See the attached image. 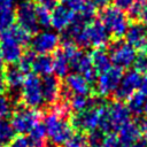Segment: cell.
Instances as JSON below:
<instances>
[{
    "instance_id": "obj_1",
    "label": "cell",
    "mask_w": 147,
    "mask_h": 147,
    "mask_svg": "<svg viewBox=\"0 0 147 147\" xmlns=\"http://www.w3.org/2000/svg\"><path fill=\"white\" fill-rule=\"evenodd\" d=\"M46 133L52 144L56 146L63 145L74 133V129L69 122V117H64L49 107V110L42 113Z\"/></svg>"
},
{
    "instance_id": "obj_2",
    "label": "cell",
    "mask_w": 147,
    "mask_h": 147,
    "mask_svg": "<svg viewBox=\"0 0 147 147\" xmlns=\"http://www.w3.org/2000/svg\"><path fill=\"white\" fill-rule=\"evenodd\" d=\"M110 40L111 38L108 31L99 20H94L85 25L74 37V41L79 48L107 47Z\"/></svg>"
},
{
    "instance_id": "obj_3",
    "label": "cell",
    "mask_w": 147,
    "mask_h": 147,
    "mask_svg": "<svg viewBox=\"0 0 147 147\" xmlns=\"http://www.w3.org/2000/svg\"><path fill=\"white\" fill-rule=\"evenodd\" d=\"M99 21L103 24V26L108 31L111 40L122 39L126 32L130 22L127 16L124 14L122 9L110 5H108L107 7L100 10Z\"/></svg>"
},
{
    "instance_id": "obj_4",
    "label": "cell",
    "mask_w": 147,
    "mask_h": 147,
    "mask_svg": "<svg viewBox=\"0 0 147 147\" xmlns=\"http://www.w3.org/2000/svg\"><path fill=\"white\" fill-rule=\"evenodd\" d=\"M10 123L16 134H28V132L40 122L42 118V111L37 108L24 106L21 102H16L11 110Z\"/></svg>"
},
{
    "instance_id": "obj_5",
    "label": "cell",
    "mask_w": 147,
    "mask_h": 147,
    "mask_svg": "<svg viewBox=\"0 0 147 147\" xmlns=\"http://www.w3.org/2000/svg\"><path fill=\"white\" fill-rule=\"evenodd\" d=\"M122 76H123V69L111 65L108 70L98 75L96 80L92 86L91 94L101 98H108L113 95L114 91L116 90V87L121 82Z\"/></svg>"
},
{
    "instance_id": "obj_6",
    "label": "cell",
    "mask_w": 147,
    "mask_h": 147,
    "mask_svg": "<svg viewBox=\"0 0 147 147\" xmlns=\"http://www.w3.org/2000/svg\"><path fill=\"white\" fill-rule=\"evenodd\" d=\"M17 102L31 108H39L44 105L40 79L36 74H26L21 87L20 99Z\"/></svg>"
},
{
    "instance_id": "obj_7",
    "label": "cell",
    "mask_w": 147,
    "mask_h": 147,
    "mask_svg": "<svg viewBox=\"0 0 147 147\" xmlns=\"http://www.w3.org/2000/svg\"><path fill=\"white\" fill-rule=\"evenodd\" d=\"M107 47L113 65L125 70L133 64L137 52L131 45H129L123 39L110 40Z\"/></svg>"
},
{
    "instance_id": "obj_8",
    "label": "cell",
    "mask_w": 147,
    "mask_h": 147,
    "mask_svg": "<svg viewBox=\"0 0 147 147\" xmlns=\"http://www.w3.org/2000/svg\"><path fill=\"white\" fill-rule=\"evenodd\" d=\"M15 22L31 36L38 33L39 24L36 17V3L32 0L22 1L15 9Z\"/></svg>"
},
{
    "instance_id": "obj_9",
    "label": "cell",
    "mask_w": 147,
    "mask_h": 147,
    "mask_svg": "<svg viewBox=\"0 0 147 147\" xmlns=\"http://www.w3.org/2000/svg\"><path fill=\"white\" fill-rule=\"evenodd\" d=\"M23 51L24 47L13 37L9 29L0 32V53L5 63H17Z\"/></svg>"
},
{
    "instance_id": "obj_10",
    "label": "cell",
    "mask_w": 147,
    "mask_h": 147,
    "mask_svg": "<svg viewBox=\"0 0 147 147\" xmlns=\"http://www.w3.org/2000/svg\"><path fill=\"white\" fill-rule=\"evenodd\" d=\"M91 92H92V87L83 77V75L75 72V74L67 75L64 77V80H62L60 98L68 100L70 95H74V94L90 95Z\"/></svg>"
},
{
    "instance_id": "obj_11",
    "label": "cell",
    "mask_w": 147,
    "mask_h": 147,
    "mask_svg": "<svg viewBox=\"0 0 147 147\" xmlns=\"http://www.w3.org/2000/svg\"><path fill=\"white\" fill-rule=\"evenodd\" d=\"M141 79V74L136 70H129L122 76L121 82L113 93V98L116 101L125 102L139 87Z\"/></svg>"
},
{
    "instance_id": "obj_12",
    "label": "cell",
    "mask_w": 147,
    "mask_h": 147,
    "mask_svg": "<svg viewBox=\"0 0 147 147\" xmlns=\"http://www.w3.org/2000/svg\"><path fill=\"white\" fill-rule=\"evenodd\" d=\"M125 39L129 45H131L138 52L146 51L147 52V25L142 22H131L129 24Z\"/></svg>"
},
{
    "instance_id": "obj_13",
    "label": "cell",
    "mask_w": 147,
    "mask_h": 147,
    "mask_svg": "<svg viewBox=\"0 0 147 147\" xmlns=\"http://www.w3.org/2000/svg\"><path fill=\"white\" fill-rule=\"evenodd\" d=\"M60 45L59 36L53 32L36 33V37L30 41V49L36 54L53 53Z\"/></svg>"
},
{
    "instance_id": "obj_14",
    "label": "cell",
    "mask_w": 147,
    "mask_h": 147,
    "mask_svg": "<svg viewBox=\"0 0 147 147\" xmlns=\"http://www.w3.org/2000/svg\"><path fill=\"white\" fill-rule=\"evenodd\" d=\"M61 85H62V79L52 74L44 76L42 79H40L44 103H46L47 106H52L60 99Z\"/></svg>"
},
{
    "instance_id": "obj_15",
    "label": "cell",
    "mask_w": 147,
    "mask_h": 147,
    "mask_svg": "<svg viewBox=\"0 0 147 147\" xmlns=\"http://www.w3.org/2000/svg\"><path fill=\"white\" fill-rule=\"evenodd\" d=\"M74 15L75 13L67 8L64 5L57 3L51 13V26L59 31H62L71 23Z\"/></svg>"
},
{
    "instance_id": "obj_16",
    "label": "cell",
    "mask_w": 147,
    "mask_h": 147,
    "mask_svg": "<svg viewBox=\"0 0 147 147\" xmlns=\"http://www.w3.org/2000/svg\"><path fill=\"white\" fill-rule=\"evenodd\" d=\"M2 75L6 82L7 88L11 91H17V90H21L26 74L22 71V69L18 67L17 63H11L3 67Z\"/></svg>"
},
{
    "instance_id": "obj_17",
    "label": "cell",
    "mask_w": 147,
    "mask_h": 147,
    "mask_svg": "<svg viewBox=\"0 0 147 147\" xmlns=\"http://www.w3.org/2000/svg\"><path fill=\"white\" fill-rule=\"evenodd\" d=\"M117 132H118L117 137H118L119 141L125 147H129L131 144H133L134 141H137L138 139L141 138L140 129H139V125H138V123L136 121L127 122Z\"/></svg>"
},
{
    "instance_id": "obj_18",
    "label": "cell",
    "mask_w": 147,
    "mask_h": 147,
    "mask_svg": "<svg viewBox=\"0 0 147 147\" xmlns=\"http://www.w3.org/2000/svg\"><path fill=\"white\" fill-rule=\"evenodd\" d=\"M91 61H92V65L95 69V71L99 74L108 70L113 64H111V60L110 56L108 54V52L106 51L105 47H99V48H94L91 53Z\"/></svg>"
},
{
    "instance_id": "obj_19",
    "label": "cell",
    "mask_w": 147,
    "mask_h": 147,
    "mask_svg": "<svg viewBox=\"0 0 147 147\" xmlns=\"http://www.w3.org/2000/svg\"><path fill=\"white\" fill-rule=\"evenodd\" d=\"M31 70L37 76H47L53 72V57L49 54H36Z\"/></svg>"
},
{
    "instance_id": "obj_20",
    "label": "cell",
    "mask_w": 147,
    "mask_h": 147,
    "mask_svg": "<svg viewBox=\"0 0 147 147\" xmlns=\"http://www.w3.org/2000/svg\"><path fill=\"white\" fill-rule=\"evenodd\" d=\"M53 53H54L52 56L53 57V71H54L56 77L63 79L68 75L69 69H70L68 57L60 46Z\"/></svg>"
},
{
    "instance_id": "obj_21",
    "label": "cell",
    "mask_w": 147,
    "mask_h": 147,
    "mask_svg": "<svg viewBox=\"0 0 147 147\" xmlns=\"http://www.w3.org/2000/svg\"><path fill=\"white\" fill-rule=\"evenodd\" d=\"M28 142L30 147H47V133L44 123H37L28 132Z\"/></svg>"
},
{
    "instance_id": "obj_22",
    "label": "cell",
    "mask_w": 147,
    "mask_h": 147,
    "mask_svg": "<svg viewBox=\"0 0 147 147\" xmlns=\"http://www.w3.org/2000/svg\"><path fill=\"white\" fill-rule=\"evenodd\" d=\"M147 96L139 92H134L125 102H126V107L130 110L131 114H133L134 116H141L142 111H144V106L146 102Z\"/></svg>"
},
{
    "instance_id": "obj_23",
    "label": "cell",
    "mask_w": 147,
    "mask_h": 147,
    "mask_svg": "<svg viewBox=\"0 0 147 147\" xmlns=\"http://www.w3.org/2000/svg\"><path fill=\"white\" fill-rule=\"evenodd\" d=\"M16 132L6 117L0 118V146H7L9 142L15 138Z\"/></svg>"
},
{
    "instance_id": "obj_24",
    "label": "cell",
    "mask_w": 147,
    "mask_h": 147,
    "mask_svg": "<svg viewBox=\"0 0 147 147\" xmlns=\"http://www.w3.org/2000/svg\"><path fill=\"white\" fill-rule=\"evenodd\" d=\"M68 103H69L71 114L82 111L91 105V94L90 95H79V94L70 95L68 99Z\"/></svg>"
},
{
    "instance_id": "obj_25",
    "label": "cell",
    "mask_w": 147,
    "mask_h": 147,
    "mask_svg": "<svg viewBox=\"0 0 147 147\" xmlns=\"http://www.w3.org/2000/svg\"><path fill=\"white\" fill-rule=\"evenodd\" d=\"M87 145V133L79 131H74V133L64 142L65 147H86Z\"/></svg>"
},
{
    "instance_id": "obj_26",
    "label": "cell",
    "mask_w": 147,
    "mask_h": 147,
    "mask_svg": "<svg viewBox=\"0 0 147 147\" xmlns=\"http://www.w3.org/2000/svg\"><path fill=\"white\" fill-rule=\"evenodd\" d=\"M13 37L23 46V47H26L28 45H30V41H31V34L25 31L23 28H21L20 25H13L9 28Z\"/></svg>"
},
{
    "instance_id": "obj_27",
    "label": "cell",
    "mask_w": 147,
    "mask_h": 147,
    "mask_svg": "<svg viewBox=\"0 0 147 147\" xmlns=\"http://www.w3.org/2000/svg\"><path fill=\"white\" fill-rule=\"evenodd\" d=\"M36 17H37V22L39 26L41 28L51 26V11L48 8L36 3Z\"/></svg>"
},
{
    "instance_id": "obj_28",
    "label": "cell",
    "mask_w": 147,
    "mask_h": 147,
    "mask_svg": "<svg viewBox=\"0 0 147 147\" xmlns=\"http://www.w3.org/2000/svg\"><path fill=\"white\" fill-rule=\"evenodd\" d=\"M34 55H36V53L32 52L31 49L23 51V53L17 62H18V67L22 69V71L24 74H29L31 71V64L34 59Z\"/></svg>"
},
{
    "instance_id": "obj_29",
    "label": "cell",
    "mask_w": 147,
    "mask_h": 147,
    "mask_svg": "<svg viewBox=\"0 0 147 147\" xmlns=\"http://www.w3.org/2000/svg\"><path fill=\"white\" fill-rule=\"evenodd\" d=\"M145 1L146 0H134L130 5V7L126 9V11H127L126 16H127L129 21H131V22H138L139 21L140 14H141V10H142V6H144Z\"/></svg>"
},
{
    "instance_id": "obj_30",
    "label": "cell",
    "mask_w": 147,
    "mask_h": 147,
    "mask_svg": "<svg viewBox=\"0 0 147 147\" xmlns=\"http://www.w3.org/2000/svg\"><path fill=\"white\" fill-rule=\"evenodd\" d=\"M132 65L134 67V70L138 71L139 74H141V75L147 74V52L146 51L138 52L136 54Z\"/></svg>"
},
{
    "instance_id": "obj_31",
    "label": "cell",
    "mask_w": 147,
    "mask_h": 147,
    "mask_svg": "<svg viewBox=\"0 0 147 147\" xmlns=\"http://www.w3.org/2000/svg\"><path fill=\"white\" fill-rule=\"evenodd\" d=\"M15 23V10H2L0 11V32L9 29Z\"/></svg>"
},
{
    "instance_id": "obj_32",
    "label": "cell",
    "mask_w": 147,
    "mask_h": 147,
    "mask_svg": "<svg viewBox=\"0 0 147 147\" xmlns=\"http://www.w3.org/2000/svg\"><path fill=\"white\" fill-rule=\"evenodd\" d=\"M88 0H60L59 2L64 5L67 8H69L71 11H74L75 14L80 11L84 6L87 3Z\"/></svg>"
},
{
    "instance_id": "obj_33",
    "label": "cell",
    "mask_w": 147,
    "mask_h": 147,
    "mask_svg": "<svg viewBox=\"0 0 147 147\" xmlns=\"http://www.w3.org/2000/svg\"><path fill=\"white\" fill-rule=\"evenodd\" d=\"M101 147H125V146L119 141L117 134H115L114 132H110L105 134Z\"/></svg>"
},
{
    "instance_id": "obj_34",
    "label": "cell",
    "mask_w": 147,
    "mask_h": 147,
    "mask_svg": "<svg viewBox=\"0 0 147 147\" xmlns=\"http://www.w3.org/2000/svg\"><path fill=\"white\" fill-rule=\"evenodd\" d=\"M13 108L9 99L6 96V94H0V118H5L8 115H10Z\"/></svg>"
},
{
    "instance_id": "obj_35",
    "label": "cell",
    "mask_w": 147,
    "mask_h": 147,
    "mask_svg": "<svg viewBox=\"0 0 147 147\" xmlns=\"http://www.w3.org/2000/svg\"><path fill=\"white\" fill-rule=\"evenodd\" d=\"M9 147H30L28 139L23 134H17L15 138L9 142Z\"/></svg>"
},
{
    "instance_id": "obj_36",
    "label": "cell",
    "mask_w": 147,
    "mask_h": 147,
    "mask_svg": "<svg viewBox=\"0 0 147 147\" xmlns=\"http://www.w3.org/2000/svg\"><path fill=\"white\" fill-rule=\"evenodd\" d=\"M140 129V133H141V138H144L145 140H147V117H140L138 116V118L134 119Z\"/></svg>"
},
{
    "instance_id": "obj_37",
    "label": "cell",
    "mask_w": 147,
    "mask_h": 147,
    "mask_svg": "<svg viewBox=\"0 0 147 147\" xmlns=\"http://www.w3.org/2000/svg\"><path fill=\"white\" fill-rule=\"evenodd\" d=\"M59 1L60 0H36V3L40 5V6H44L48 9H53L59 3Z\"/></svg>"
},
{
    "instance_id": "obj_38",
    "label": "cell",
    "mask_w": 147,
    "mask_h": 147,
    "mask_svg": "<svg viewBox=\"0 0 147 147\" xmlns=\"http://www.w3.org/2000/svg\"><path fill=\"white\" fill-rule=\"evenodd\" d=\"M133 1L134 0H114V3L117 8L122 9V10H126Z\"/></svg>"
},
{
    "instance_id": "obj_39",
    "label": "cell",
    "mask_w": 147,
    "mask_h": 147,
    "mask_svg": "<svg viewBox=\"0 0 147 147\" xmlns=\"http://www.w3.org/2000/svg\"><path fill=\"white\" fill-rule=\"evenodd\" d=\"M14 9V0H0V11Z\"/></svg>"
},
{
    "instance_id": "obj_40",
    "label": "cell",
    "mask_w": 147,
    "mask_h": 147,
    "mask_svg": "<svg viewBox=\"0 0 147 147\" xmlns=\"http://www.w3.org/2000/svg\"><path fill=\"white\" fill-rule=\"evenodd\" d=\"M139 91L141 93H144L146 96H147V74H145L144 76H141V79H140V84H139Z\"/></svg>"
},
{
    "instance_id": "obj_41",
    "label": "cell",
    "mask_w": 147,
    "mask_h": 147,
    "mask_svg": "<svg viewBox=\"0 0 147 147\" xmlns=\"http://www.w3.org/2000/svg\"><path fill=\"white\" fill-rule=\"evenodd\" d=\"M93 5H94V7L98 9H102V8H105V7H107L108 5H110V2H111V0H90Z\"/></svg>"
},
{
    "instance_id": "obj_42",
    "label": "cell",
    "mask_w": 147,
    "mask_h": 147,
    "mask_svg": "<svg viewBox=\"0 0 147 147\" xmlns=\"http://www.w3.org/2000/svg\"><path fill=\"white\" fill-rule=\"evenodd\" d=\"M139 22H142L144 24L147 25V0L145 1L144 6H142V10H141V14H140Z\"/></svg>"
},
{
    "instance_id": "obj_43",
    "label": "cell",
    "mask_w": 147,
    "mask_h": 147,
    "mask_svg": "<svg viewBox=\"0 0 147 147\" xmlns=\"http://www.w3.org/2000/svg\"><path fill=\"white\" fill-rule=\"evenodd\" d=\"M7 92H8V88H7V85H6L2 71H0V94H6Z\"/></svg>"
},
{
    "instance_id": "obj_44",
    "label": "cell",
    "mask_w": 147,
    "mask_h": 147,
    "mask_svg": "<svg viewBox=\"0 0 147 147\" xmlns=\"http://www.w3.org/2000/svg\"><path fill=\"white\" fill-rule=\"evenodd\" d=\"M129 147H147V140H145L144 138H140L133 144H131Z\"/></svg>"
},
{
    "instance_id": "obj_45",
    "label": "cell",
    "mask_w": 147,
    "mask_h": 147,
    "mask_svg": "<svg viewBox=\"0 0 147 147\" xmlns=\"http://www.w3.org/2000/svg\"><path fill=\"white\" fill-rule=\"evenodd\" d=\"M3 67H5V62H3V59H2V56H1V53H0V71H2Z\"/></svg>"
},
{
    "instance_id": "obj_46",
    "label": "cell",
    "mask_w": 147,
    "mask_h": 147,
    "mask_svg": "<svg viewBox=\"0 0 147 147\" xmlns=\"http://www.w3.org/2000/svg\"><path fill=\"white\" fill-rule=\"evenodd\" d=\"M145 115H146V117H147V99H146V102H145V106H144V111H142Z\"/></svg>"
},
{
    "instance_id": "obj_47",
    "label": "cell",
    "mask_w": 147,
    "mask_h": 147,
    "mask_svg": "<svg viewBox=\"0 0 147 147\" xmlns=\"http://www.w3.org/2000/svg\"><path fill=\"white\" fill-rule=\"evenodd\" d=\"M0 147H7V146H0Z\"/></svg>"
},
{
    "instance_id": "obj_48",
    "label": "cell",
    "mask_w": 147,
    "mask_h": 147,
    "mask_svg": "<svg viewBox=\"0 0 147 147\" xmlns=\"http://www.w3.org/2000/svg\"><path fill=\"white\" fill-rule=\"evenodd\" d=\"M56 147H60V146H56Z\"/></svg>"
}]
</instances>
